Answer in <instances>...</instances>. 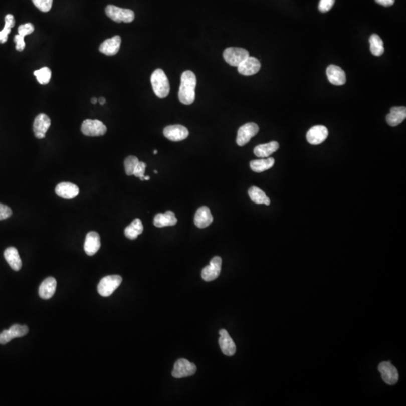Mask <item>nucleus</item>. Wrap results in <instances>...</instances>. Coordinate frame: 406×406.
<instances>
[{
  "instance_id": "nucleus-1",
  "label": "nucleus",
  "mask_w": 406,
  "mask_h": 406,
  "mask_svg": "<svg viewBox=\"0 0 406 406\" xmlns=\"http://www.w3.org/2000/svg\"><path fill=\"white\" fill-rule=\"evenodd\" d=\"M196 83V77L192 71L186 70L182 73L178 98L183 105H191L195 101Z\"/></svg>"
},
{
  "instance_id": "nucleus-2",
  "label": "nucleus",
  "mask_w": 406,
  "mask_h": 406,
  "mask_svg": "<svg viewBox=\"0 0 406 406\" xmlns=\"http://www.w3.org/2000/svg\"><path fill=\"white\" fill-rule=\"evenodd\" d=\"M150 82L153 92L159 98H165L170 91L169 82L168 78L162 69H157L152 73Z\"/></svg>"
},
{
  "instance_id": "nucleus-3",
  "label": "nucleus",
  "mask_w": 406,
  "mask_h": 406,
  "mask_svg": "<svg viewBox=\"0 0 406 406\" xmlns=\"http://www.w3.org/2000/svg\"><path fill=\"white\" fill-rule=\"evenodd\" d=\"M105 14L108 18L117 23H131L135 18L133 11L121 9L113 5H108L105 8Z\"/></svg>"
},
{
  "instance_id": "nucleus-4",
  "label": "nucleus",
  "mask_w": 406,
  "mask_h": 406,
  "mask_svg": "<svg viewBox=\"0 0 406 406\" xmlns=\"http://www.w3.org/2000/svg\"><path fill=\"white\" fill-rule=\"evenodd\" d=\"M121 282L122 278L120 275H108L104 277L98 284V293L104 297L111 296Z\"/></svg>"
},
{
  "instance_id": "nucleus-5",
  "label": "nucleus",
  "mask_w": 406,
  "mask_h": 406,
  "mask_svg": "<svg viewBox=\"0 0 406 406\" xmlns=\"http://www.w3.org/2000/svg\"><path fill=\"white\" fill-rule=\"evenodd\" d=\"M223 57L229 65L238 67L249 57V52L244 48H228L224 50Z\"/></svg>"
},
{
  "instance_id": "nucleus-6",
  "label": "nucleus",
  "mask_w": 406,
  "mask_h": 406,
  "mask_svg": "<svg viewBox=\"0 0 406 406\" xmlns=\"http://www.w3.org/2000/svg\"><path fill=\"white\" fill-rule=\"evenodd\" d=\"M81 132L87 136H102L107 132V127L99 120H84L81 125Z\"/></svg>"
},
{
  "instance_id": "nucleus-7",
  "label": "nucleus",
  "mask_w": 406,
  "mask_h": 406,
  "mask_svg": "<svg viewBox=\"0 0 406 406\" xmlns=\"http://www.w3.org/2000/svg\"><path fill=\"white\" fill-rule=\"evenodd\" d=\"M196 371V366L195 364L189 362L186 359H180L176 361L173 369V377L175 378H182V377H189L193 375Z\"/></svg>"
},
{
  "instance_id": "nucleus-8",
  "label": "nucleus",
  "mask_w": 406,
  "mask_h": 406,
  "mask_svg": "<svg viewBox=\"0 0 406 406\" xmlns=\"http://www.w3.org/2000/svg\"><path fill=\"white\" fill-rule=\"evenodd\" d=\"M259 132V126L254 123H248L241 126L238 130L236 143L239 146H244L255 136Z\"/></svg>"
},
{
  "instance_id": "nucleus-9",
  "label": "nucleus",
  "mask_w": 406,
  "mask_h": 406,
  "mask_svg": "<svg viewBox=\"0 0 406 406\" xmlns=\"http://www.w3.org/2000/svg\"><path fill=\"white\" fill-rule=\"evenodd\" d=\"M379 372L380 373L382 379L385 383L389 385H393L398 380V372L396 368L391 362H380L377 367Z\"/></svg>"
},
{
  "instance_id": "nucleus-10",
  "label": "nucleus",
  "mask_w": 406,
  "mask_h": 406,
  "mask_svg": "<svg viewBox=\"0 0 406 406\" xmlns=\"http://www.w3.org/2000/svg\"><path fill=\"white\" fill-rule=\"evenodd\" d=\"M28 332L29 328L25 325L14 324L9 329H5L0 333V344H7L13 338L24 336Z\"/></svg>"
},
{
  "instance_id": "nucleus-11",
  "label": "nucleus",
  "mask_w": 406,
  "mask_h": 406,
  "mask_svg": "<svg viewBox=\"0 0 406 406\" xmlns=\"http://www.w3.org/2000/svg\"><path fill=\"white\" fill-rule=\"evenodd\" d=\"M222 260L221 257H215L211 260L210 264L204 268L201 271V278L204 281H212L219 276L221 271Z\"/></svg>"
},
{
  "instance_id": "nucleus-12",
  "label": "nucleus",
  "mask_w": 406,
  "mask_h": 406,
  "mask_svg": "<svg viewBox=\"0 0 406 406\" xmlns=\"http://www.w3.org/2000/svg\"><path fill=\"white\" fill-rule=\"evenodd\" d=\"M163 135L170 141H180L187 138L189 131L182 125H171L164 129Z\"/></svg>"
},
{
  "instance_id": "nucleus-13",
  "label": "nucleus",
  "mask_w": 406,
  "mask_h": 406,
  "mask_svg": "<svg viewBox=\"0 0 406 406\" xmlns=\"http://www.w3.org/2000/svg\"><path fill=\"white\" fill-rule=\"evenodd\" d=\"M329 132L326 126L317 125L313 126L306 134V139L308 143L314 145L321 144L327 138Z\"/></svg>"
},
{
  "instance_id": "nucleus-14",
  "label": "nucleus",
  "mask_w": 406,
  "mask_h": 406,
  "mask_svg": "<svg viewBox=\"0 0 406 406\" xmlns=\"http://www.w3.org/2000/svg\"><path fill=\"white\" fill-rule=\"evenodd\" d=\"M51 126V119L47 114H39L33 123V132L36 138L42 139L45 137L47 131Z\"/></svg>"
},
{
  "instance_id": "nucleus-15",
  "label": "nucleus",
  "mask_w": 406,
  "mask_h": 406,
  "mask_svg": "<svg viewBox=\"0 0 406 406\" xmlns=\"http://www.w3.org/2000/svg\"><path fill=\"white\" fill-rule=\"evenodd\" d=\"M261 65L260 61L254 57H248L246 60H244L239 66L238 72L242 75L250 76L255 75L260 71Z\"/></svg>"
},
{
  "instance_id": "nucleus-16",
  "label": "nucleus",
  "mask_w": 406,
  "mask_h": 406,
  "mask_svg": "<svg viewBox=\"0 0 406 406\" xmlns=\"http://www.w3.org/2000/svg\"><path fill=\"white\" fill-rule=\"evenodd\" d=\"M219 334V345L223 353L226 356H233L236 351V346L234 341L226 329H221Z\"/></svg>"
},
{
  "instance_id": "nucleus-17",
  "label": "nucleus",
  "mask_w": 406,
  "mask_h": 406,
  "mask_svg": "<svg viewBox=\"0 0 406 406\" xmlns=\"http://www.w3.org/2000/svg\"><path fill=\"white\" fill-rule=\"evenodd\" d=\"M55 192L61 198L70 199L79 194V188L70 182H62L56 186Z\"/></svg>"
},
{
  "instance_id": "nucleus-18",
  "label": "nucleus",
  "mask_w": 406,
  "mask_h": 406,
  "mask_svg": "<svg viewBox=\"0 0 406 406\" xmlns=\"http://www.w3.org/2000/svg\"><path fill=\"white\" fill-rule=\"evenodd\" d=\"M213 221V216L210 209L206 206H201L197 209L194 217V223L198 228L203 229L209 227Z\"/></svg>"
},
{
  "instance_id": "nucleus-19",
  "label": "nucleus",
  "mask_w": 406,
  "mask_h": 406,
  "mask_svg": "<svg viewBox=\"0 0 406 406\" xmlns=\"http://www.w3.org/2000/svg\"><path fill=\"white\" fill-rule=\"evenodd\" d=\"M100 236L96 232H89L84 242V251L88 256H93L100 248Z\"/></svg>"
},
{
  "instance_id": "nucleus-20",
  "label": "nucleus",
  "mask_w": 406,
  "mask_h": 406,
  "mask_svg": "<svg viewBox=\"0 0 406 406\" xmlns=\"http://www.w3.org/2000/svg\"><path fill=\"white\" fill-rule=\"evenodd\" d=\"M326 75H327L329 82L334 85L341 86L345 84V72L339 66H335V65H330L328 66L326 69Z\"/></svg>"
},
{
  "instance_id": "nucleus-21",
  "label": "nucleus",
  "mask_w": 406,
  "mask_h": 406,
  "mask_svg": "<svg viewBox=\"0 0 406 406\" xmlns=\"http://www.w3.org/2000/svg\"><path fill=\"white\" fill-rule=\"evenodd\" d=\"M121 44V38L119 36H115L111 39L104 41L100 46L99 51L107 56H114L118 53Z\"/></svg>"
},
{
  "instance_id": "nucleus-22",
  "label": "nucleus",
  "mask_w": 406,
  "mask_h": 406,
  "mask_svg": "<svg viewBox=\"0 0 406 406\" xmlns=\"http://www.w3.org/2000/svg\"><path fill=\"white\" fill-rule=\"evenodd\" d=\"M405 118V107H392L390 108V112L386 115V120L389 126H396L402 123Z\"/></svg>"
},
{
  "instance_id": "nucleus-23",
  "label": "nucleus",
  "mask_w": 406,
  "mask_h": 406,
  "mask_svg": "<svg viewBox=\"0 0 406 406\" xmlns=\"http://www.w3.org/2000/svg\"><path fill=\"white\" fill-rule=\"evenodd\" d=\"M177 220L174 212L167 211L165 213H159L155 215L153 218V225L158 228L165 227H171L177 224Z\"/></svg>"
},
{
  "instance_id": "nucleus-24",
  "label": "nucleus",
  "mask_w": 406,
  "mask_h": 406,
  "mask_svg": "<svg viewBox=\"0 0 406 406\" xmlns=\"http://www.w3.org/2000/svg\"><path fill=\"white\" fill-rule=\"evenodd\" d=\"M57 288V281L53 277L44 280L39 289V296L42 299H49L54 296Z\"/></svg>"
},
{
  "instance_id": "nucleus-25",
  "label": "nucleus",
  "mask_w": 406,
  "mask_h": 406,
  "mask_svg": "<svg viewBox=\"0 0 406 406\" xmlns=\"http://www.w3.org/2000/svg\"><path fill=\"white\" fill-rule=\"evenodd\" d=\"M4 257L13 270L19 271L22 267V261L18 254V250L15 247L6 248L4 252Z\"/></svg>"
},
{
  "instance_id": "nucleus-26",
  "label": "nucleus",
  "mask_w": 406,
  "mask_h": 406,
  "mask_svg": "<svg viewBox=\"0 0 406 406\" xmlns=\"http://www.w3.org/2000/svg\"><path fill=\"white\" fill-rule=\"evenodd\" d=\"M279 148V144L277 141H271L267 144H260L254 147V153L257 157H269Z\"/></svg>"
},
{
  "instance_id": "nucleus-27",
  "label": "nucleus",
  "mask_w": 406,
  "mask_h": 406,
  "mask_svg": "<svg viewBox=\"0 0 406 406\" xmlns=\"http://www.w3.org/2000/svg\"><path fill=\"white\" fill-rule=\"evenodd\" d=\"M143 230H144V227H143V224L142 223H141V220L136 218V219L134 220V221L125 229V236H126L127 239L134 240V239H137V237L142 233Z\"/></svg>"
},
{
  "instance_id": "nucleus-28",
  "label": "nucleus",
  "mask_w": 406,
  "mask_h": 406,
  "mask_svg": "<svg viewBox=\"0 0 406 406\" xmlns=\"http://www.w3.org/2000/svg\"><path fill=\"white\" fill-rule=\"evenodd\" d=\"M274 164H275L274 158L269 157L267 159L263 158V159L251 161L250 166H251V170L254 172L260 173L272 168Z\"/></svg>"
},
{
  "instance_id": "nucleus-29",
  "label": "nucleus",
  "mask_w": 406,
  "mask_h": 406,
  "mask_svg": "<svg viewBox=\"0 0 406 406\" xmlns=\"http://www.w3.org/2000/svg\"><path fill=\"white\" fill-rule=\"evenodd\" d=\"M248 195L250 198L256 204H265L266 206L270 205L269 197H267L266 193L257 186H251L248 189Z\"/></svg>"
},
{
  "instance_id": "nucleus-30",
  "label": "nucleus",
  "mask_w": 406,
  "mask_h": 406,
  "mask_svg": "<svg viewBox=\"0 0 406 406\" xmlns=\"http://www.w3.org/2000/svg\"><path fill=\"white\" fill-rule=\"evenodd\" d=\"M370 51L375 57H380L384 52L383 42L380 36L372 34L369 38Z\"/></svg>"
},
{
  "instance_id": "nucleus-31",
  "label": "nucleus",
  "mask_w": 406,
  "mask_h": 406,
  "mask_svg": "<svg viewBox=\"0 0 406 406\" xmlns=\"http://www.w3.org/2000/svg\"><path fill=\"white\" fill-rule=\"evenodd\" d=\"M15 21L13 15H6L5 18V26L4 28L2 31H0V43L4 44L7 42L8 36L11 33V30L15 27Z\"/></svg>"
},
{
  "instance_id": "nucleus-32",
  "label": "nucleus",
  "mask_w": 406,
  "mask_h": 406,
  "mask_svg": "<svg viewBox=\"0 0 406 406\" xmlns=\"http://www.w3.org/2000/svg\"><path fill=\"white\" fill-rule=\"evenodd\" d=\"M34 75L36 77L38 82L45 85V84H48L51 80V71L48 67H43L35 71Z\"/></svg>"
},
{
  "instance_id": "nucleus-33",
  "label": "nucleus",
  "mask_w": 406,
  "mask_h": 406,
  "mask_svg": "<svg viewBox=\"0 0 406 406\" xmlns=\"http://www.w3.org/2000/svg\"><path fill=\"white\" fill-rule=\"evenodd\" d=\"M139 160L136 156H129L124 161L125 171L129 176L133 175L134 170Z\"/></svg>"
},
{
  "instance_id": "nucleus-34",
  "label": "nucleus",
  "mask_w": 406,
  "mask_h": 406,
  "mask_svg": "<svg viewBox=\"0 0 406 406\" xmlns=\"http://www.w3.org/2000/svg\"><path fill=\"white\" fill-rule=\"evenodd\" d=\"M33 4L41 12H48L52 7L53 0H32Z\"/></svg>"
},
{
  "instance_id": "nucleus-35",
  "label": "nucleus",
  "mask_w": 406,
  "mask_h": 406,
  "mask_svg": "<svg viewBox=\"0 0 406 406\" xmlns=\"http://www.w3.org/2000/svg\"><path fill=\"white\" fill-rule=\"evenodd\" d=\"M34 30V26L31 23H27V24L19 26V27H18V34L24 38L27 35L33 33Z\"/></svg>"
},
{
  "instance_id": "nucleus-36",
  "label": "nucleus",
  "mask_w": 406,
  "mask_h": 406,
  "mask_svg": "<svg viewBox=\"0 0 406 406\" xmlns=\"http://www.w3.org/2000/svg\"><path fill=\"white\" fill-rule=\"evenodd\" d=\"M335 2V0H320L318 5L319 11L322 13L329 12L332 9Z\"/></svg>"
},
{
  "instance_id": "nucleus-37",
  "label": "nucleus",
  "mask_w": 406,
  "mask_h": 406,
  "mask_svg": "<svg viewBox=\"0 0 406 406\" xmlns=\"http://www.w3.org/2000/svg\"><path fill=\"white\" fill-rule=\"evenodd\" d=\"M146 164L144 162H138L136 167L134 170L133 175L140 177V180H144V172H145Z\"/></svg>"
},
{
  "instance_id": "nucleus-38",
  "label": "nucleus",
  "mask_w": 406,
  "mask_h": 406,
  "mask_svg": "<svg viewBox=\"0 0 406 406\" xmlns=\"http://www.w3.org/2000/svg\"><path fill=\"white\" fill-rule=\"evenodd\" d=\"M12 215V211L9 206L0 203V221L10 218Z\"/></svg>"
},
{
  "instance_id": "nucleus-39",
  "label": "nucleus",
  "mask_w": 406,
  "mask_h": 406,
  "mask_svg": "<svg viewBox=\"0 0 406 406\" xmlns=\"http://www.w3.org/2000/svg\"><path fill=\"white\" fill-rule=\"evenodd\" d=\"M14 41H15V43H16L17 51H24L26 46L25 42H24V38L20 36L19 34H18L15 36V39H14Z\"/></svg>"
},
{
  "instance_id": "nucleus-40",
  "label": "nucleus",
  "mask_w": 406,
  "mask_h": 406,
  "mask_svg": "<svg viewBox=\"0 0 406 406\" xmlns=\"http://www.w3.org/2000/svg\"><path fill=\"white\" fill-rule=\"evenodd\" d=\"M377 4L381 5L385 7H389L392 6L395 3V0H374Z\"/></svg>"
},
{
  "instance_id": "nucleus-41",
  "label": "nucleus",
  "mask_w": 406,
  "mask_h": 406,
  "mask_svg": "<svg viewBox=\"0 0 406 406\" xmlns=\"http://www.w3.org/2000/svg\"><path fill=\"white\" fill-rule=\"evenodd\" d=\"M105 102H106V101H105V98H104V97L99 98V104H100V105H105Z\"/></svg>"
},
{
  "instance_id": "nucleus-42",
  "label": "nucleus",
  "mask_w": 406,
  "mask_h": 406,
  "mask_svg": "<svg viewBox=\"0 0 406 406\" xmlns=\"http://www.w3.org/2000/svg\"><path fill=\"white\" fill-rule=\"evenodd\" d=\"M97 101H98V99H96V98H93V99H91V102L93 104H96V102H97Z\"/></svg>"
},
{
  "instance_id": "nucleus-43",
  "label": "nucleus",
  "mask_w": 406,
  "mask_h": 406,
  "mask_svg": "<svg viewBox=\"0 0 406 406\" xmlns=\"http://www.w3.org/2000/svg\"><path fill=\"white\" fill-rule=\"evenodd\" d=\"M144 180H150V177H149V176H144Z\"/></svg>"
},
{
  "instance_id": "nucleus-44",
  "label": "nucleus",
  "mask_w": 406,
  "mask_h": 406,
  "mask_svg": "<svg viewBox=\"0 0 406 406\" xmlns=\"http://www.w3.org/2000/svg\"><path fill=\"white\" fill-rule=\"evenodd\" d=\"M158 153L157 150H153V153H154V154H156V153Z\"/></svg>"
},
{
  "instance_id": "nucleus-45",
  "label": "nucleus",
  "mask_w": 406,
  "mask_h": 406,
  "mask_svg": "<svg viewBox=\"0 0 406 406\" xmlns=\"http://www.w3.org/2000/svg\"><path fill=\"white\" fill-rule=\"evenodd\" d=\"M154 172L156 173V174H157V171H156V170H155Z\"/></svg>"
}]
</instances>
